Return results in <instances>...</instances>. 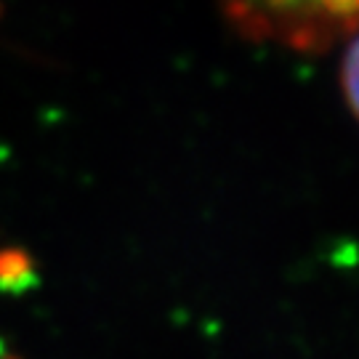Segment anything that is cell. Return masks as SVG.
Wrapping results in <instances>:
<instances>
[{
	"mask_svg": "<svg viewBox=\"0 0 359 359\" xmlns=\"http://www.w3.org/2000/svg\"><path fill=\"white\" fill-rule=\"evenodd\" d=\"M35 283V264L19 248L0 250V290H25Z\"/></svg>",
	"mask_w": 359,
	"mask_h": 359,
	"instance_id": "7a4b0ae2",
	"label": "cell"
},
{
	"mask_svg": "<svg viewBox=\"0 0 359 359\" xmlns=\"http://www.w3.org/2000/svg\"><path fill=\"white\" fill-rule=\"evenodd\" d=\"M240 29L295 48L325 46L351 32L357 0H224Z\"/></svg>",
	"mask_w": 359,
	"mask_h": 359,
	"instance_id": "6da1fadb",
	"label": "cell"
},
{
	"mask_svg": "<svg viewBox=\"0 0 359 359\" xmlns=\"http://www.w3.org/2000/svg\"><path fill=\"white\" fill-rule=\"evenodd\" d=\"M6 359H16V357H6Z\"/></svg>",
	"mask_w": 359,
	"mask_h": 359,
	"instance_id": "3957f363",
	"label": "cell"
}]
</instances>
